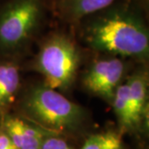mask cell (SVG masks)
Here are the masks:
<instances>
[{"label": "cell", "mask_w": 149, "mask_h": 149, "mask_svg": "<svg viewBox=\"0 0 149 149\" xmlns=\"http://www.w3.org/2000/svg\"><path fill=\"white\" fill-rule=\"evenodd\" d=\"M80 22L85 42L97 52L136 60L148 57V28L139 2L118 0Z\"/></svg>", "instance_id": "1"}, {"label": "cell", "mask_w": 149, "mask_h": 149, "mask_svg": "<svg viewBox=\"0 0 149 149\" xmlns=\"http://www.w3.org/2000/svg\"><path fill=\"white\" fill-rule=\"evenodd\" d=\"M20 107L29 120L54 133L73 132L87 117L83 107L44 84L34 85L26 91Z\"/></svg>", "instance_id": "2"}, {"label": "cell", "mask_w": 149, "mask_h": 149, "mask_svg": "<svg viewBox=\"0 0 149 149\" xmlns=\"http://www.w3.org/2000/svg\"><path fill=\"white\" fill-rule=\"evenodd\" d=\"M126 70L122 59L109 57L95 61L85 71L82 83L91 94L111 102Z\"/></svg>", "instance_id": "5"}, {"label": "cell", "mask_w": 149, "mask_h": 149, "mask_svg": "<svg viewBox=\"0 0 149 149\" xmlns=\"http://www.w3.org/2000/svg\"><path fill=\"white\" fill-rule=\"evenodd\" d=\"M122 141L114 132L93 134L85 142L80 149H121Z\"/></svg>", "instance_id": "11"}, {"label": "cell", "mask_w": 149, "mask_h": 149, "mask_svg": "<svg viewBox=\"0 0 149 149\" xmlns=\"http://www.w3.org/2000/svg\"><path fill=\"white\" fill-rule=\"evenodd\" d=\"M0 127L8 134L17 149H40L44 138L54 133L8 113L1 116Z\"/></svg>", "instance_id": "6"}, {"label": "cell", "mask_w": 149, "mask_h": 149, "mask_svg": "<svg viewBox=\"0 0 149 149\" xmlns=\"http://www.w3.org/2000/svg\"><path fill=\"white\" fill-rule=\"evenodd\" d=\"M118 0H54V10L57 16L68 22H80L109 8Z\"/></svg>", "instance_id": "7"}, {"label": "cell", "mask_w": 149, "mask_h": 149, "mask_svg": "<svg viewBox=\"0 0 149 149\" xmlns=\"http://www.w3.org/2000/svg\"><path fill=\"white\" fill-rule=\"evenodd\" d=\"M21 85L18 65L12 61H0V116L16 100Z\"/></svg>", "instance_id": "8"}, {"label": "cell", "mask_w": 149, "mask_h": 149, "mask_svg": "<svg viewBox=\"0 0 149 149\" xmlns=\"http://www.w3.org/2000/svg\"><path fill=\"white\" fill-rule=\"evenodd\" d=\"M129 100L133 117L138 127H140L148 111V74L145 69H139L128 80Z\"/></svg>", "instance_id": "9"}, {"label": "cell", "mask_w": 149, "mask_h": 149, "mask_svg": "<svg viewBox=\"0 0 149 149\" xmlns=\"http://www.w3.org/2000/svg\"><path fill=\"white\" fill-rule=\"evenodd\" d=\"M40 149H74L56 133H51L43 139Z\"/></svg>", "instance_id": "12"}, {"label": "cell", "mask_w": 149, "mask_h": 149, "mask_svg": "<svg viewBox=\"0 0 149 149\" xmlns=\"http://www.w3.org/2000/svg\"><path fill=\"white\" fill-rule=\"evenodd\" d=\"M44 0H8L0 8V51L13 52L28 42L45 15Z\"/></svg>", "instance_id": "4"}, {"label": "cell", "mask_w": 149, "mask_h": 149, "mask_svg": "<svg viewBox=\"0 0 149 149\" xmlns=\"http://www.w3.org/2000/svg\"><path fill=\"white\" fill-rule=\"evenodd\" d=\"M110 103L118 123L123 130L133 132L139 128L132 111L127 81L118 86Z\"/></svg>", "instance_id": "10"}, {"label": "cell", "mask_w": 149, "mask_h": 149, "mask_svg": "<svg viewBox=\"0 0 149 149\" xmlns=\"http://www.w3.org/2000/svg\"><path fill=\"white\" fill-rule=\"evenodd\" d=\"M80 55L73 40L63 33H54L42 43L35 61L44 85L58 91H67L74 83Z\"/></svg>", "instance_id": "3"}, {"label": "cell", "mask_w": 149, "mask_h": 149, "mask_svg": "<svg viewBox=\"0 0 149 149\" xmlns=\"http://www.w3.org/2000/svg\"><path fill=\"white\" fill-rule=\"evenodd\" d=\"M0 149H17L8 134L0 127Z\"/></svg>", "instance_id": "13"}]
</instances>
